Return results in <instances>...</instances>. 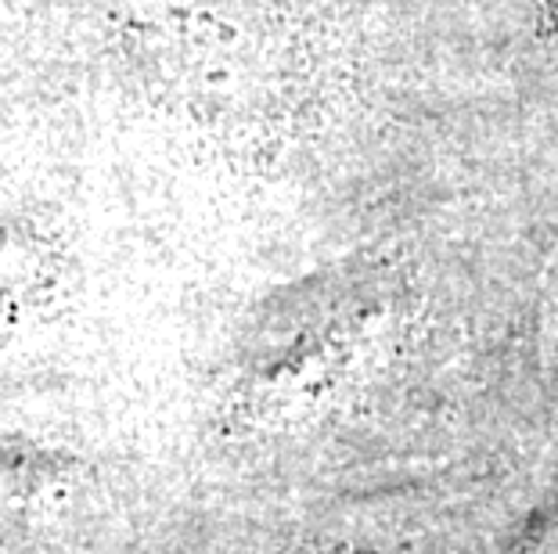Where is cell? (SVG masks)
Returning <instances> with one entry per match:
<instances>
[{"instance_id": "cell-1", "label": "cell", "mask_w": 558, "mask_h": 554, "mask_svg": "<svg viewBox=\"0 0 558 554\" xmlns=\"http://www.w3.org/2000/svg\"><path fill=\"white\" fill-rule=\"evenodd\" d=\"M548 15H551V22L558 26V0H548Z\"/></svg>"}]
</instances>
